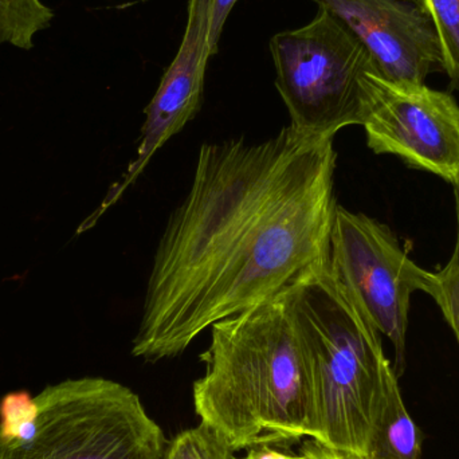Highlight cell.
Here are the masks:
<instances>
[{
    "instance_id": "obj_10",
    "label": "cell",
    "mask_w": 459,
    "mask_h": 459,
    "mask_svg": "<svg viewBox=\"0 0 459 459\" xmlns=\"http://www.w3.org/2000/svg\"><path fill=\"white\" fill-rule=\"evenodd\" d=\"M398 379L394 371L375 404L367 459H422V434L404 404Z\"/></svg>"
},
{
    "instance_id": "obj_5",
    "label": "cell",
    "mask_w": 459,
    "mask_h": 459,
    "mask_svg": "<svg viewBox=\"0 0 459 459\" xmlns=\"http://www.w3.org/2000/svg\"><path fill=\"white\" fill-rule=\"evenodd\" d=\"M307 26L270 40L275 86L290 126L307 136L332 137L363 126L368 109V75L377 72L371 54L324 5Z\"/></svg>"
},
{
    "instance_id": "obj_16",
    "label": "cell",
    "mask_w": 459,
    "mask_h": 459,
    "mask_svg": "<svg viewBox=\"0 0 459 459\" xmlns=\"http://www.w3.org/2000/svg\"><path fill=\"white\" fill-rule=\"evenodd\" d=\"M237 2L238 0H214L212 35H210V45H212V56L217 54L223 26H225L229 13H231L232 7H234Z\"/></svg>"
},
{
    "instance_id": "obj_14",
    "label": "cell",
    "mask_w": 459,
    "mask_h": 459,
    "mask_svg": "<svg viewBox=\"0 0 459 459\" xmlns=\"http://www.w3.org/2000/svg\"><path fill=\"white\" fill-rule=\"evenodd\" d=\"M455 187V212H457V240L455 253L441 272L434 273V286L430 296L444 313L445 320L455 332L459 344V180Z\"/></svg>"
},
{
    "instance_id": "obj_8",
    "label": "cell",
    "mask_w": 459,
    "mask_h": 459,
    "mask_svg": "<svg viewBox=\"0 0 459 459\" xmlns=\"http://www.w3.org/2000/svg\"><path fill=\"white\" fill-rule=\"evenodd\" d=\"M212 8L214 0H188V21L182 45L164 73L155 96L145 108V120L134 158L120 179L109 188L99 209L82 223L80 232L93 228L136 183L158 151L198 115L207 64L212 56L210 45Z\"/></svg>"
},
{
    "instance_id": "obj_4",
    "label": "cell",
    "mask_w": 459,
    "mask_h": 459,
    "mask_svg": "<svg viewBox=\"0 0 459 459\" xmlns=\"http://www.w3.org/2000/svg\"><path fill=\"white\" fill-rule=\"evenodd\" d=\"M167 445L139 395L104 377L0 401V459H161Z\"/></svg>"
},
{
    "instance_id": "obj_6",
    "label": "cell",
    "mask_w": 459,
    "mask_h": 459,
    "mask_svg": "<svg viewBox=\"0 0 459 459\" xmlns=\"http://www.w3.org/2000/svg\"><path fill=\"white\" fill-rule=\"evenodd\" d=\"M329 266L364 317L387 337L398 377L406 367L407 326L412 294H431L434 273L418 266L387 226L337 206Z\"/></svg>"
},
{
    "instance_id": "obj_2",
    "label": "cell",
    "mask_w": 459,
    "mask_h": 459,
    "mask_svg": "<svg viewBox=\"0 0 459 459\" xmlns=\"http://www.w3.org/2000/svg\"><path fill=\"white\" fill-rule=\"evenodd\" d=\"M193 398L201 423L235 450L317 438L312 377L285 293L212 326Z\"/></svg>"
},
{
    "instance_id": "obj_3",
    "label": "cell",
    "mask_w": 459,
    "mask_h": 459,
    "mask_svg": "<svg viewBox=\"0 0 459 459\" xmlns=\"http://www.w3.org/2000/svg\"><path fill=\"white\" fill-rule=\"evenodd\" d=\"M316 399V441L367 455L375 404L393 364L382 334L332 273L329 261L283 290Z\"/></svg>"
},
{
    "instance_id": "obj_1",
    "label": "cell",
    "mask_w": 459,
    "mask_h": 459,
    "mask_svg": "<svg viewBox=\"0 0 459 459\" xmlns=\"http://www.w3.org/2000/svg\"><path fill=\"white\" fill-rule=\"evenodd\" d=\"M336 161L332 137L290 126L261 143L202 145L156 247L132 355L178 358L218 321L328 262Z\"/></svg>"
},
{
    "instance_id": "obj_13",
    "label": "cell",
    "mask_w": 459,
    "mask_h": 459,
    "mask_svg": "<svg viewBox=\"0 0 459 459\" xmlns=\"http://www.w3.org/2000/svg\"><path fill=\"white\" fill-rule=\"evenodd\" d=\"M436 27L444 54L445 72L453 89H459V0H423Z\"/></svg>"
},
{
    "instance_id": "obj_7",
    "label": "cell",
    "mask_w": 459,
    "mask_h": 459,
    "mask_svg": "<svg viewBox=\"0 0 459 459\" xmlns=\"http://www.w3.org/2000/svg\"><path fill=\"white\" fill-rule=\"evenodd\" d=\"M363 126L377 155H395L455 185L459 180V105L452 94L425 83L393 82L368 75Z\"/></svg>"
},
{
    "instance_id": "obj_15",
    "label": "cell",
    "mask_w": 459,
    "mask_h": 459,
    "mask_svg": "<svg viewBox=\"0 0 459 459\" xmlns=\"http://www.w3.org/2000/svg\"><path fill=\"white\" fill-rule=\"evenodd\" d=\"M251 459H367L364 455L342 452L326 446L313 438H307L299 445L294 453L275 452L272 449L250 450L247 453Z\"/></svg>"
},
{
    "instance_id": "obj_12",
    "label": "cell",
    "mask_w": 459,
    "mask_h": 459,
    "mask_svg": "<svg viewBox=\"0 0 459 459\" xmlns=\"http://www.w3.org/2000/svg\"><path fill=\"white\" fill-rule=\"evenodd\" d=\"M161 459H251L239 458L237 452L209 426H198L178 434L167 445Z\"/></svg>"
},
{
    "instance_id": "obj_17",
    "label": "cell",
    "mask_w": 459,
    "mask_h": 459,
    "mask_svg": "<svg viewBox=\"0 0 459 459\" xmlns=\"http://www.w3.org/2000/svg\"><path fill=\"white\" fill-rule=\"evenodd\" d=\"M412 2L418 3V4L422 5L423 7V0H412ZM425 8V7H423Z\"/></svg>"
},
{
    "instance_id": "obj_11",
    "label": "cell",
    "mask_w": 459,
    "mask_h": 459,
    "mask_svg": "<svg viewBox=\"0 0 459 459\" xmlns=\"http://www.w3.org/2000/svg\"><path fill=\"white\" fill-rule=\"evenodd\" d=\"M53 19L54 11L42 0H0V46L31 50L37 34Z\"/></svg>"
},
{
    "instance_id": "obj_9",
    "label": "cell",
    "mask_w": 459,
    "mask_h": 459,
    "mask_svg": "<svg viewBox=\"0 0 459 459\" xmlns=\"http://www.w3.org/2000/svg\"><path fill=\"white\" fill-rule=\"evenodd\" d=\"M366 46L377 72L393 82L425 83L445 72L444 54L428 11L412 0H315Z\"/></svg>"
}]
</instances>
